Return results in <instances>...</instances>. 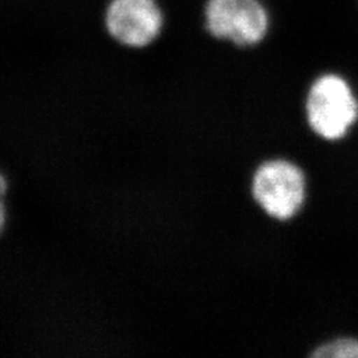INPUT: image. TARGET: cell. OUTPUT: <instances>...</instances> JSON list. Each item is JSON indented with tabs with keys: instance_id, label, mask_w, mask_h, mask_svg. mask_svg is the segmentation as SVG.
Returning <instances> with one entry per match:
<instances>
[{
	"instance_id": "8992f818",
	"label": "cell",
	"mask_w": 358,
	"mask_h": 358,
	"mask_svg": "<svg viewBox=\"0 0 358 358\" xmlns=\"http://www.w3.org/2000/svg\"><path fill=\"white\" fill-rule=\"evenodd\" d=\"M7 222H8V207H7V201L0 199V236L3 235V232L7 227Z\"/></svg>"
},
{
	"instance_id": "7a4b0ae2",
	"label": "cell",
	"mask_w": 358,
	"mask_h": 358,
	"mask_svg": "<svg viewBox=\"0 0 358 358\" xmlns=\"http://www.w3.org/2000/svg\"><path fill=\"white\" fill-rule=\"evenodd\" d=\"M251 195L259 208L276 220L296 217L307 198V177L288 159H269L251 179Z\"/></svg>"
},
{
	"instance_id": "5b68a950",
	"label": "cell",
	"mask_w": 358,
	"mask_h": 358,
	"mask_svg": "<svg viewBox=\"0 0 358 358\" xmlns=\"http://www.w3.org/2000/svg\"><path fill=\"white\" fill-rule=\"evenodd\" d=\"M313 358H358V338L340 337L317 346L312 355Z\"/></svg>"
},
{
	"instance_id": "6da1fadb",
	"label": "cell",
	"mask_w": 358,
	"mask_h": 358,
	"mask_svg": "<svg viewBox=\"0 0 358 358\" xmlns=\"http://www.w3.org/2000/svg\"><path fill=\"white\" fill-rule=\"evenodd\" d=\"M306 118L325 141L345 137L358 121V100L344 77L327 73L313 81L306 99Z\"/></svg>"
},
{
	"instance_id": "277c9868",
	"label": "cell",
	"mask_w": 358,
	"mask_h": 358,
	"mask_svg": "<svg viewBox=\"0 0 358 358\" xmlns=\"http://www.w3.org/2000/svg\"><path fill=\"white\" fill-rule=\"evenodd\" d=\"M105 27L118 44L142 50L162 35L165 13L158 0H110Z\"/></svg>"
},
{
	"instance_id": "3957f363",
	"label": "cell",
	"mask_w": 358,
	"mask_h": 358,
	"mask_svg": "<svg viewBox=\"0 0 358 358\" xmlns=\"http://www.w3.org/2000/svg\"><path fill=\"white\" fill-rule=\"evenodd\" d=\"M206 31L239 47H252L266 38L268 13L260 0H207Z\"/></svg>"
}]
</instances>
